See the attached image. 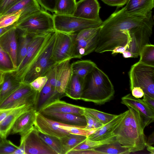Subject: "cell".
<instances>
[{"instance_id":"20","label":"cell","mask_w":154,"mask_h":154,"mask_svg":"<svg viewBox=\"0 0 154 154\" xmlns=\"http://www.w3.org/2000/svg\"><path fill=\"white\" fill-rule=\"evenodd\" d=\"M32 109H34V106L24 105L13 109L0 122V136L6 138L17 118L24 112Z\"/></svg>"},{"instance_id":"25","label":"cell","mask_w":154,"mask_h":154,"mask_svg":"<svg viewBox=\"0 0 154 154\" xmlns=\"http://www.w3.org/2000/svg\"><path fill=\"white\" fill-rule=\"evenodd\" d=\"M154 0H128L124 11L131 14L145 15L152 11Z\"/></svg>"},{"instance_id":"29","label":"cell","mask_w":154,"mask_h":154,"mask_svg":"<svg viewBox=\"0 0 154 154\" xmlns=\"http://www.w3.org/2000/svg\"><path fill=\"white\" fill-rule=\"evenodd\" d=\"M97 66L90 60H78L71 64L72 74L85 79L87 75Z\"/></svg>"},{"instance_id":"33","label":"cell","mask_w":154,"mask_h":154,"mask_svg":"<svg viewBox=\"0 0 154 154\" xmlns=\"http://www.w3.org/2000/svg\"><path fill=\"white\" fill-rule=\"evenodd\" d=\"M139 61L146 65L154 66V45L148 43L143 45L139 54Z\"/></svg>"},{"instance_id":"15","label":"cell","mask_w":154,"mask_h":154,"mask_svg":"<svg viewBox=\"0 0 154 154\" xmlns=\"http://www.w3.org/2000/svg\"><path fill=\"white\" fill-rule=\"evenodd\" d=\"M121 103L126 106L137 110L143 119L146 126L154 121V110L149 106L143 99L136 98L129 94L121 98Z\"/></svg>"},{"instance_id":"34","label":"cell","mask_w":154,"mask_h":154,"mask_svg":"<svg viewBox=\"0 0 154 154\" xmlns=\"http://www.w3.org/2000/svg\"><path fill=\"white\" fill-rule=\"evenodd\" d=\"M116 140V138L115 136L100 141H93L87 137L85 140L72 150H82L94 149L100 145L111 142Z\"/></svg>"},{"instance_id":"10","label":"cell","mask_w":154,"mask_h":154,"mask_svg":"<svg viewBox=\"0 0 154 154\" xmlns=\"http://www.w3.org/2000/svg\"><path fill=\"white\" fill-rule=\"evenodd\" d=\"M53 32L36 35L32 38L25 57L15 71L16 76L21 81Z\"/></svg>"},{"instance_id":"27","label":"cell","mask_w":154,"mask_h":154,"mask_svg":"<svg viewBox=\"0 0 154 154\" xmlns=\"http://www.w3.org/2000/svg\"><path fill=\"white\" fill-rule=\"evenodd\" d=\"M16 29L17 39V68L25 57L32 38L36 35L29 34L17 27Z\"/></svg>"},{"instance_id":"18","label":"cell","mask_w":154,"mask_h":154,"mask_svg":"<svg viewBox=\"0 0 154 154\" xmlns=\"http://www.w3.org/2000/svg\"><path fill=\"white\" fill-rule=\"evenodd\" d=\"M0 47L10 56L17 69V39L16 27L10 29L0 37Z\"/></svg>"},{"instance_id":"22","label":"cell","mask_w":154,"mask_h":154,"mask_svg":"<svg viewBox=\"0 0 154 154\" xmlns=\"http://www.w3.org/2000/svg\"><path fill=\"white\" fill-rule=\"evenodd\" d=\"M128 110L117 116L109 122L98 129L88 138L93 141L105 140L115 136L113 132L121 122Z\"/></svg>"},{"instance_id":"41","label":"cell","mask_w":154,"mask_h":154,"mask_svg":"<svg viewBox=\"0 0 154 154\" xmlns=\"http://www.w3.org/2000/svg\"><path fill=\"white\" fill-rule=\"evenodd\" d=\"M48 79L45 75L38 77L29 84L34 90L39 93L45 85Z\"/></svg>"},{"instance_id":"53","label":"cell","mask_w":154,"mask_h":154,"mask_svg":"<svg viewBox=\"0 0 154 154\" xmlns=\"http://www.w3.org/2000/svg\"><path fill=\"white\" fill-rule=\"evenodd\" d=\"M146 143L150 145H152L154 143V132H153L149 137Z\"/></svg>"},{"instance_id":"3","label":"cell","mask_w":154,"mask_h":154,"mask_svg":"<svg viewBox=\"0 0 154 154\" xmlns=\"http://www.w3.org/2000/svg\"><path fill=\"white\" fill-rule=\"evenodd\" d=\"M115 92L108 76L97 66L85 78L80 100L102 105L111 100Z\"/></svg>"},{"instance_id":"7","label":"cell","mask_w":154,"mask_h":154,"mask_svg":"<svg viewBox=\"0 0 154 154\" xmlns=\"http://www.w3.org/2000/svg\"><path fill=\"white\" fill-rule=\"evenodd\" d=\"M55 31L69 34L77 33L82 30L100 27L102 21L86 19L72 15H53Z\"/></svg>"},{"instance_id":"56","label":"cell","mask_w":154,"mask_h":154,"mask_svg":"<svg viewBox=\"0 0 154 154\" xmlns=\"http://www.w3.org/2000/svg\"><path fill=\"white\" fill-rule=\"evenodd\" d=\"M4 72L0 71V84L3 81Z\"/></svg>"},{"instance_id":"23","label":"cell","mask_w":154,"mask_h":154,"mask_svg":"<svg viewBox=\"0 0 154 154\" xmlns=\"http://www.w3.org/2000/svg\"><path fill=\"white\" fill-rule=\"evenodd\" d=\"M65 95L58 93L53 88L48 80L41 91L38 93L34 106L36 112H40L47 104L56 100L60 99Z\"/></svg>"},{"instance_id":"32","label":"cell","mask_w":154,"mask_h":154,"mask_svg":"<svg viewBox=\"0 0 154 154\" xmlns=\"http://www.w3.org/2000/svg\"><path fill=\"white\" fill-rule=\"evenodd\" d=\"M76 0H58L54 12L60 15H72L75 8Z\"/></svg>"},{"instance_id":"8","label":"cell","mask_w":154,"mask_h":154,"mask_svg":"<svg viewBox=\"0 0 154 154\" xmlns=\"http://www.w3.org/2000/svg\"><path fill=\"white\" fill-rule=\"evenodd\" d=\"M100 27L86 29L74 34L72 58H80L95 51L98 43Z\"/></svg>"},{"instance_id":"30","label":"cell","mask_w":154,"mask_h":154,"mask_svg":"<svg viewBox=\"0 0 154 154\" xmlns=\"http://www.w3.org/2000/svg\"><path fill=\"white\" fill-rule=\"evenodd\" d=\"M100 154H128L130 152L116 140L94 148Z\"/></svg>"},{"instance_id":"19","label":"cell","mask_w":154,"mask_h":154,"mask_svg":"<svg viewBox=\"0 0 154 154\" xmlns=\"http://www.w3.org/2000/svg\"><path fill=\"white\" fill-rule=\"evenodd\" d=\"M84 107L67 103L60 99L56 100L44 107L39 112H57L83 116Z\"/></svg>"},{"instance_id":"4","label":"cell","mask_w":154,"mask_h":154,"mask_svg":"<svg viewBox=\"0 0 154 154\" xmlns=\"http://www.w3.org/2000/svg\"><path fill=\"white\" fill-rule=\"evenodd\" d=\"M55 38V31L24 75L22 83L29 84L38 77L45 75L57 63L52 57Z\"/></svg>"},{"instance_id":"51","label":"cell","mask_w":154,"mask_h":154,"mask_svg":"<svg viewBox=\"0 0 154 154\" xmlns=\"http://www.w3.org/2000/svg\"><path fill=\"white\" fill-rule=\"evenodd\" d=\"M16 23H15L7 27L0 28V37L10 29L16 27Z\"/></svg>"},{"instance_id":"47","label":"cell","mask_w":154,"mask_h":154,"mask_svg":"<svg viewBox=\"0 0 154 154\" xmlns=\"http://www.w3.org/2000/svg\"><path fill=\"white\" fill-rule=\"evenodd\" d=\"M25 136H21L20 144L12 154H25L24 139Z\"/></svg>"},{"instance_id":"50","label":"cell","mask_w":154,"mask_h":154,"mask_svg":"<svg viewBox=\"0 0 154 154\" xmlns=\"http://www.w3.org/2000/svg\"><path fill=\"white\" fill-rule=\"evenodd\" d=\"M14 109H0V122Z\"/></svg>"},{"instance_id":"35","label":"cell","mask_w":154,"mask_h":154,"mask_svg":"<svg viewBox=\"0 0 154 154\" xmlns=\"http://www.w3.org/2000/svg\"><path fill=\"white\" fill-rule=\"evenodd\" d=\"M16 70L10 56L0 47V71L4 73Z\"/></svg>"},{"instance_id":"1","label":"cell","mask_w":154,"mask_h":154,"mask_svg":"<svg viewBox=\"0 0 154 154\" xmlns=\"http://www.w3.org/2000/svg\"><path fill=\"white\" fill-rule=\"evenodd\" d=\"M152 11L145 15L131 14L123 8L113 13L102 23L95 51H111L118 46L127 45L140 48L148 43L152 32Z\"/></svg>"},{"instance_id":"40","label":"cell","mask_w":154,"mask_h":154,"mask_svg":"<svg viewBox=\"0 0 154 154\" xmlns=\"http://www.w3.org/2000/svg\"><path fill=\"white\" fill-rule=\"evenodd\" d=\"M83 116H85L87 122V125L85 129L99 128L104 125L95 117L85 111Z\"/></svg>"},{"instance_id":"39","label":"cell","mask_w":154,"mask_h":154,"mask_svg":"<svg viewBox=\"0 0 154 154\" xmlns=\"http://www.w3.org/2000/svg\"><path fill=\"white\" fill-rule=\"evenodd\" d=\"M18 147L6 138H2L0 140V154H12Z\"/></svg>"},{"instance_id":"43","label":"cell","mask_w":154,"mask_h":154,"mask_svg":"<svg viewBox=\"0 0 154 154\" xmlns=\"http://www.w3.org/2000/svg\"><path fill=\"white\" fill-rule=\"evenodd\" d=\"M20 0H0V14H4Z\"/></svg>"},{"instance_id":"26","label":"cell","mask_w":154,"mask_h":154,"mask_svg":"<svg viewBox=\"0 0 154 154\" xmlns=\"http://www.w3.org/2000/svg\"><path fill=\"white\" fill-rule=\"evenodd\" d=\"M41 10V8L37 0H20L4 14L21 11L22 12L19 20Z\"/></svg>"},{"instance_id":"49","label":"cell","mask_w":154,"mask_h":154,"mask_svg":"<svg viewBox=\"0 0 154 154\" xmlns=\"http://www.w3.org/2000/svg\"><path fill=\"white\" fill-rule=\"evenodd\" d=\"M129 48V45H127L125 46H118L114 48L111 51L112 55L120 53L122 54L125 50H127Z\"/></svg>"},{"instance_id":"9","label":"cell","mask_w":154,"mask_h":154,"mask_svg":"<svg viewBox=\"0 0 154 154\" xmlns=\"http://www.w3.org/2000/svg\"><path fill=\"white\" fill-rule=\"evenodd\" d=\"M38 93L29 84L23 83L0 104V109L14 108L24 105L35 106Z\"/></svg>"},{"instance_id":"52","label":"cell","mask_w":154,"mask_h":154,"mask_svg":"<svg viewBox=\"0 0 154 154\" xmlns=\"http://www.w3.org/2000/svg\"><path fill=\"white\" fill-rule=\"evenodd\" d=\"M123 57L125 58L133 57V54L129 50H126L122 53Z\"/></svg>"},{"instance_id":"24","label":"cell","mask_w":154,"mask_h":154,"mask_svg":"<svg viewBox=\"0 0 154 154\" xmlns=\"http://www.w3.org/2000/svg\"><path fill=\"white\" fill-rule=\"evenodd\" d=\"M41 113L51 120L63 124L72 126L83 127H85L87 125L86 121L84 116L57 112Z\"/></svg>"},{"instance_id":"44","label":"cell","mask_w":154,"mask_h":154,"mask_svg":"<svg viewBox=\"0 0 154 154\" xmlns=\"http://www.w3.org/2000/svg\"><path fill=\"white\" fill-rule=\"evenodd\" d=\"M106 4L111 6L122 7L126 4L128 0H101Z\"/></svg>"},{"instance_id":"48","label":"cell","mask_w":154,"mask_h":154,"mask_svg":"<svg viewBox=\"0 0 154 154\" xmlns=\"http://www.w3.org/2000/svg\"><path fill=\"white\" fill-rule=\"evenodd\" d=\"M143 100L150 108L154 110V98L144 94Z\"/></svg>"},{"instance_id":"6","label":"cell","mask_w":154,"mask_h":154,"mask_svg":"<svg viewBox=\"0 0 154 154\" xmlns=\"http://www.w3.org/2000/svg\"><path fill=\"white\" fill-rule=\"evenodd\" d=\"M128 75L131 90L139 87L144 94L154 98V66L139 61L131 66Z\"/></svg>"},{"instance_id":"46","label":"cell","mask_w":154,"mask_h":154,"mask_svg":"<svg viewBox=\"0 0 154 154\" xmlns=\"http://www.w3.org/2000/svg\"><path fill=\"white\" fill-rule=\"evenodd\" d=\"M131 91L132 95L136 98H141L143 97L144 94L143 91L139 87H134Z\"/></svg>"},{"instance_id":"13","label":"cell","mask_w":154,"mask_h":154,"mask_svg":"<svg viewBox=\"0 0 154 154\" xmlns=\"http://www.w3.org/2000/svg\"><path fill=\"white\" fill-rule=\"evenodd\" d=\"M39 133L34 126L25 136V154H57L41 137Z\"/></svg>"},{"instance_id":"11","label":"cell","mask_w":154,"mask_h":154,"mask_svg":"<svg viewBox=\"0 0 154 154\" xmlns=\"http://www.w3.org/2000/svg\"><path fill=\"white\" fill-rule=\"evenodd\" d=\"M70 61L68 60L56 63L46 75L53 89L65 95V90L72 74Z\"/></svg>"},{"instance_id":"37","label":"cell","mask_w":154,"mask_h":154,"mask_svg":"<svg viewBox=\"0 0 154 154\" xmlns=\"http://www.w3.org/2000/svg\"><path fill=\"white\" fill-rule=\"evenodd\" d=\"M41 137L57 154H64L63 148L59 138L45 134L39 132Z\"/></svg>"},{"instance_id":"31","label":"cell","mask_w":154,"mask_h":154,"mask_svg":"<svg viewBox=\"0 0 154 154\" xmlns=\"http://www.w3.org/2000/svg\"><path fill=\"white\" fill-rule=\"evenodd\" d=\"M87 137L85 136L69 134L60 138L64 152L67 153L85 140Z\"/></svg>"},{"instance_id":"57","label":"cell","mask_w":154,"mask_h":154,"mask_svg":"<svg viewBox=\"0 0 154 154\" xmlns=\"http://www.w3.org/2000/svg\"><path fill=\"white\" fill-rule=\"evenodd\" d=\"M2 137L0 136V140H1V139L2 138Z\"/></svg>"},{"instance_id":"14","label":"cell","mask_w":154,"mask_h":154,"mask_svg":"<svg viewBox=\"0 0 154 154\" xmlns=\"http://www.w3.org/2000/svg\"><path fill=\"white\" fill-rule=\"evenodd\" d=\"M59 125L73 126L53 120L39 112H36L34 126L40 133L58 138L69 134Z\"/></svg>"},{"instance_id":"54","label":"cell","mask_w":154,"mask_h":154,"mask_svg":"<svg viewBox=\"0 0 154 154\" xmlns=\"http://www.w3.org/2000/svg\"><path fill=\"white\" fill-rule=\"evenodd\" d=\"M99 128H93L91 129H85L86 131L87 137H88L89 136L94 133Z\"/></svg>"},{"instance_id":"2","label":"cell","mask_w":154,"mask_h":154,"mask_svg":"<svg viewBox=\"0 0 154 154\" xmlns=\"http://www.w3.org/2000/svg\"><path fill=\"white\" fill-rule=\"evenodd\" d=\"M127 107V113L113 134L121 146L131 153L145 148L146 141L144 130L146 126L137 110Z\"/></svg>"},{"instance_id":"21","label":"cell","mask_w":154,"mask_h":154,"mask_svg":"<svg viewBox=\"0 0 154 154\" xmlns=\"http://www.w3.org/2000/svg\"><path fill=\"white\" fill-rule=\"evenodd\" d=\"M15 71L4 73L3 81L0 84V104L23 83L16 76Z\"/></svg>"},{"instance_id":"12","label":"cell","mask_w":154,"mask_h":154,"mask_svg":"<svg viewBox=\"0 0 154 154\" xmlns=\"http://www.w3.org/2000/svg\"><path fill=\"white\" fill-rule=\"evenodd\" d=\"M56 38L52 57L56 63L72 59L74 34L56 31Z\"/></svg>"},{"instance_id":"42","label":"cell","mask_w":154,"mask_h":154,"mask_svg":"<svg viewBox=\"0 0 154 154\" xmlns=\"http://www.w3.org/2000/svg\"><path fill=\"white\" fill-rule=\"evenodd\" d=\"M41 6L46 11L54 12L58 0H37Z\"/></svg>"},{"instance_id":"58","label":"cell","mask_w":154,"mask_h":154,"mask_svg":"<svg viewBox=\"0 0 154 154\" xmlns=\"http://www.w3.org/2000/svg\"></svg>"},{"instance_id":"55","label":"cell","mask_w":154,"mask_h":154,"mask_svg":"<svg viewBox=\"0 0 154 154\" xmlns=\"http://www.w3.org/2000/svg\"><path fill=\"white\" fill-rule=\"evenodd\" d=\"M146 147L147 150L151 154H154V148L151 145L149 144L146 143Z\"/></svg>"},{"instance_id":"36","label":"cell","mask_w":154,"mask_h":154,"mask_svg":"<svg viewBox=\"0 0 154 154\" xmlns=\"http://www.w3.org/2000/svg\"><path fill=\"white\" fill-rule=\"evenodd\" d=\"M84 110L103 125L110 122L117 116L105 113L94 109L85 107Z\"/></svg>"},{"instance_id":"28","label":"cell","mask_w":154,"mask_h":154,"mask_svg":"<svg viewBox=\"0 0 154 154\" xmlns=\"http://www.w3.org/2000/svg\"><path fill=\"white\" fill-rule=\"evenodd\" d=\"M85 82V79L72 73L65 91V96L74 100H80Z\"/></svg>"},{"instance_id":"17","label":"cell","mask_w":154,"mask_h":154,"mask_svg":"<svg viewBox=\"0 0 154 154\" xmlns=\"http://www.w3.org/2000/svg\"><path fill=\"white\" fill-rule=\"evenodd\" d=\"M36 112L32 109L22 114L16 120L10 134L25 136L34 127Z\"/></svg>"},{"instance_id":"16","label":"cell","mask_w":154,"mask_h":154,"mask_svg":"<svg viewBox=\"0 0 154 154\" xmlns=\"http://www.w3.org/2000/svg\"><path fill=\"white\" fill-rule=\"evenodd\" d=\"M100 8L97 0H80L76 2L72 16L87 20L102 21L99 16Z\"/></svg>"},{"instance_id":"45","label":"cell","mask_w":154,"mask_h":154,"mask_svg":"<svg viewBox=\"0 0 154 154\" xmlns=\"http://www.w3.org/2000/svg\"><path fill=\"white\" fill-rule=\"evenodd\" d=\"M67 154H100L94 149L82 150H71Z\"/></svg>"},{"instance_id":"38","label":"cell","mask_w":154,"mask_h":154,"mask_svg":"<svg viewBox=\"0 0 154 154\" xmlns=\"http://www.w3.org/2000/svg\"><path fill=\"white\" fill-rule=\"evenodd\" d=\"M22 12L19 11L14 12L0 14V28L7 27L16 23Z\"/></svg>"},{"instance_id":"5","label":"cell","mask_w":154,"mask_h":154,"mask_svg":"<svg viewBox=\"0 0 154 154\" xmlns=\"http://www.w3.org/2000/svg\"><path fill=\"white\" fill-rule=\"evenodd\" d=\"M16 23L17 28L35 35L55 31L53 15L42 9L18 20Z\"/></svg>"}]
</instances>
